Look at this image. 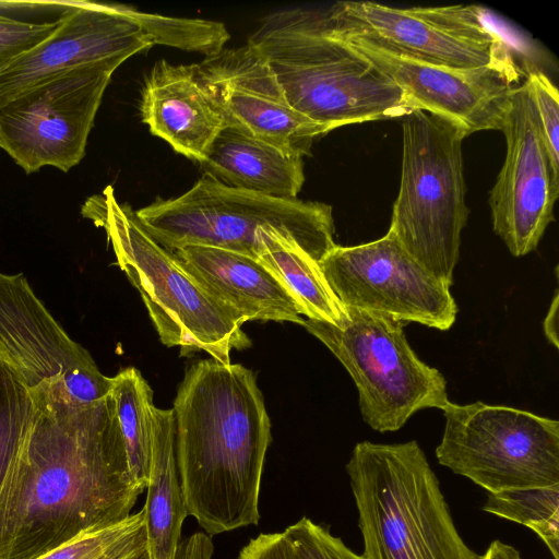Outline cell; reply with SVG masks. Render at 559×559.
Wrapping results in <instances>:
<instances>
[{
    "label": "cell",
    "mask_w": 559,
    "mask_h": 559,
    "mask_svg": "<svg viewBox=\"0 0 559 559\" xmlns=\"http://www.w3.org/2000/svg\"><path fill=\"white\" fill-rule=\"evenodd\" d=\"M29 393L33 427L0 486V559H36L118 524L144 491L130 468L111 394L79 404L61 384Z\"/></svg>",
    "instance_id": "1"
},
{
    "label": "cell",
    "mask_w": 559,
    "mask_h": 559,
    "mask_svg": "<svg viewBox=\"0 0 559 559\" xmlns=\"http://www.w3.org/2000/svg\"><path fill=\"white\" fill-rule=\"evenodd\" d=\"M173 412L188 514L210 536L257 525L271 423L254 373L199 360L187 369Z\"/></svg>",
    "instance_id": "2"
},
{
    "label": "cell",
    "mask_w": 559,
    "mask_h": 559,
    "mask_svg": "<svg viewBox=\"0 0 559 559\" xmlns=\"http://www.w3.org/2000/svg\"><path fill=\"white\" fill-rule=\"evenodd\" d=\"M248 44L266 60L288 104L326 132L414 110L388 75L329 35L313 10L286 9L267 15Z\"/></svg>",
    "instance_id": "3"
},
{
    "label": "cell",
    "mask_w": 559,
    "mask_h": 559,
    "mask_svg": "<svg viewBox=\"0 0 559 559\" xmlns=\"http://www.w3.org/2000/svg\"><path fill=\"white\" fill-rule=\"evenodd\" d=\"M346 472L364 559H481L459 534L439 480L415 440L359 442Z\"/></svg>",
    "instance_id": "4"
},
{
    "label": "cell",
    "mask_w": 559,
    "mask_h": 559,
    "mask_svg": "<svg viewBox=\"0 0 559 559\" xmlns=\"http://www.w3.org/2000/svg\"><path fill=\"white\" fill-rule=\"evenodd\" d=\"M135 215L169 251L205 246L258 259L278 235L320 263L336 246L330 205L229 188L205 175L183 194L157 198Z\"/></svg>",
    "instance_id": "5"
},
{
    "label": "cell",
    "mask_w": 559,
    "mask_h": 559,
    "mask_svg": "<svg viewBox=\"0 0 559 559\" xmlns=\"http://www.w3.org/2000/svg\"><path fill=\"white\" fill-rule=\"evenodd\" d=\"M81 214L106 231L164 345L179 346L182 355L203 350L224 364L231 349L251 345L242 324L146 231L128 203L117 201L111 186L87 198Z\"/></svg>",
    "instance_id": "6"
},
{
    "label": "cell",
    "mask_w": 559,
    "mask_h": 559,
    "mask_svg": "<svg viewBox=\"0 0 559 559\" xmlns=\"http://www.w3.org/2000/svg\"><path fill=\"white\" fill-rule=\"evenodd\" d=\"M401 181L391 225L406 252L450 287L466 224L464 133L440 117L414 109L403 117Z\"/></svg>",
    "instance_id": "7"
},
{
    "label": "cell",
    "mask_w": 559,
    "mask_h": 559,
    "mask_svg": "<svg viewBox=\"0 0 559 559\" xmlns=\"http://www.w3.org/2000/svg\"><path fill=\"white\" fill-rule=\"evenodd\" d=\"M345 311L337 326L311 319L302 325L353 378L367 425L379 432L395 431L416 412L442 411L450 403L444 377L417 357L404 322L356 308Z\"/></svg>",
    "instance_id": "8"
},
{
    "label": "cell",
    "mask_w": 559,
    "mask_h": 559,
    "mask_svg": "<svg viewBox=\"0 0 559 559\" xmlns=\"http://www.w3.org/2000/svg\"><path fill=\"white\" fill-rule=\"evenodd\" d=\"M438 462L495 493L559 485L558 420L510 406L449 403Z\"/></svg>",
    "instance_id": "9"
},
{
    "label": "cell",
    "mask_w": 559,
    "mask_h": 559,
    "mask_svg": "<svg viewBox=\"0 0 559 559\" xmlns=\"http://www.w3.org/2000/svg\"><path fill=\"white\" fill-rule=\"evenodd\" d=\"M313 13L320 26L337 39L362 41L415 61L463 69L514 61L509 46L475 5L400 9L341 1Z\"/></svg>",
    "instance_id": "10"
},
{
    "label": "cell",
    "mask_w": 559,
    "mask_h": 559,
    "mask_svg": "<svg viewBox=\"0 0 559 559\" xmlns=\"http://www.w3.org/2000/svg\"><path fill=\"white\" fill-rule=\"evenodd\" d=\"M126 60L75 67L7 102L0 107V148L26 174L44 166L69 171L85 156L105 90Z\"/></svg>",
    "instance_id": "11"
},
{
    "label": "cell",
    "mask_w": 559,
    "mask_h": 559,
    "mask_svg": "<svg viewBox=\"0 0 559 559\" xmlns=\"http://www.w3.org/2000/svg\"><path fill=\"white\" fill-rule=\"evenodd\" d=\"M319 265L344 308L441 331L455 322L457 306L450 287L415 261L391 230L368 243L336 245Z\"/></svg>",
    "instance_id": "12"
},
{
    "label": "cell",
    "mask_w": 559,
    "mask_h": 559,
    "mask_svg": "<svg viewBox=\"0 0 559 559\" xmlns=\"http://www.w3.org/2000/svg\"><path fill=\"white\" fill-rule=\"evenodd\" d=\"M0 361L28 391L62 384L87 404L108 396L112 378L74 342L36 297L23 274L0 272Z\"/></svg>",
    "instance_id": "13"
},
{
    "label": "cell",
    "mask_w": 559,
    "mask_h": 559,
    "mask_svg": "<svg viewBox=\"0 0 559 559\" xmlns=\"http://www.w3.org/2000/svg\"><path fill=\"white\" fill-rule=\"evenodd\" d=\"M501 131L507 154L489 206L495 233L519 258L537 248L559 194V167L551 160L526 78L512 93Z\"/></svg>",
    "instance_id": "14"
},
{
    "label": "cell",
    "mask_w": 559,
    "mask_h": 559,
    "mask_svg": "<svg viewBox=\"0 0 559 559\" xmlns=\"http://www.w3.org/2000/svg\"><path fill=\"white\" fill-rule=\"evenodd\" d=\"M164 16L121 4L75 2L52 34L0 72V107L20 93L75 67L130 58L155 45Z\"/></svg>",
    "instance_id": "15"
},
{
    "label": "cell",
    "mask_w": 559,
    "mask_h": 559,
    "mask_svg": "<svg viewBox=\"0 0 559 559\" xmlns=\"http://www.w3.org/2000/svg\"><path fill=\"white\" fill-rule=\"evenodd\" d=\"M343 41L388 75L413 109L449 121L465 136L483 130L501 131L521 76L515 61L451 68L394 56L358 40Z\"/></svg>",
    "instance_id": "16"
},
{
    "label": "cell",
    "mask_w": 559,
    "mask_h": 559,
    "mask_svg": "<svg viewBox=\"0 0 559 559\" xmlns=\"http://www.w3.org/2000/svg\"><path fill=\"white\" fill-rule=\"evenodd\" d=\"M192 68L227 126L301 157L314 138L328 133L288 104L269 63L250 44L223 48Z\"/></svg>",
    "instance_id": "17"
},
{
    "label": "cell",
    "mask_w": 559,
    "mask_h": 559,
    "mask_svg": "<svg viewBox=\"0 0 559 559\" xmlns=\"http://www.w3.org/2000/svg\"><path fill=\"white\" fill-rule=\"evenodd\" d=\"M171 252L241 324L253 320L304 324L295 299L258 259L205 246H186Z\"/></svg>",
    "instance_id": "18"
},
{
    "label": "cell",
    "mask_w": 559,
    "mask_h": 559,
    "mask_svg": "<svg viewBox=\"0 0 559 559\" xmlns=\"http://www.w3.org/2000/svg\"><path fill=\"white\" fill-rule=\"evenodd\" d=\"M140 110L152 134L198 164L227 126L222 110L197 79L192 64L156 62L144 81Z\"/></svg>",
    "instance_id": "19"
},
{
    "label": "cell",
    "mask_w": 559,
    "mask_h": 559,
    "mask_svg": "<svg viewBox=\"0 0 559 559\" xmlns=\"http://www.w3.org/2000/svg\"><path fill=\"white\" fill-rule=\"evenodd\" d=\"M199 166L224 186L276 199H297L305 181L301 156L235 126L219 131Z\"/></svg>",
    "instance_id": "20"
},
{
    "label": "cell",
    "mask_w": 559,
    "mask_h": 559,
    "mask_svg": "<svg viewBox=\"0 0 559 559\" xmlns=\"http://www.w3.org/2000/svg\"><path fill=\"white\" fill-rule=\"evenodd\" d=\"M145 530L150 559H174L188 510L180 484L173 408L153 406Z\"/></svg>",
    "instance_id": "21"
},
{
    "label": "cell",
    "mask_w": 559,
    "mask_h": 559,
    "mask_svg": "<svg viewBox=\"0 0 559 559\" xmlns=\"http://www.w3.org/2000/svg\"><path fill=\"white\" fill-rule=\"evenodd\" d=\"M258 260L286 287L307 319L340 325L346 318L319 263L298 246L274 236Z\"/></svg>",
    "instance_id": "22"
},
{
    "label": "cell",
    "mask_w": 559,
    "mask_h": 559,
    "mask_svg": "<svg viewBox=\"0 0 559 559\" xmlns=\"http://www.w3.org/2000/svg\"><path fill=\"white\" fill-rule=\"evenodd\" d=\"M110 394L130 468L136 481L145 489L148 478L153 391L136 368L128 367L112 377Z\"/></svg>",
    "instance_id": "23"
},
{
    "label": "cell",
    "mask_w": 559,
    "mask_h": 559,
    "mask_svg": "<svg viewBox=\"0 0 559 559\" xmlns=\"http://www.w3.org/2000/svg\"><path fill=\"white\" fill-rule=\"evenodd\" d=\"M483 510L527 526L559 559V485L488 493Z\"/></svg>",
    "instance_id": "24"
},
{
    "label": "cell",
    "mask_w": 559,
    "mask_h": 559,
    "mask_svg": "<svg viewBox=\"0 0 559 559\" xmlns=\"http://www.w3.org/2000/svg\"><path fill=\"white\" fill-rule=\"evenodd\" d=\"M34 416L29 391L0 361V486L33 427Z\"/></svg>",
    "instance_id": "25"
},
{
    "label": "cell",
    "mask_w": 559,
    "mask_h": 559,
    "mask_svg": "<svg viewBox=\"0 0 559 559\" xmlns=\"http://www.w3.org/2000/svg\"><path fill=\"white\" fill-rule=\"evenodd\" d=\"M144 526L145 511L142 508L118 524L84 533L36 559H100Z\"/></svg>",
    "instance_id": "26"
},
{
    "label": "cell",
    "mask_w": 559,
    "mask_h": 559,
    "mask_svg": "<svg viewBox=\"0 0 559 559\" xmlns=\"http://www.w3.org/2000/svg\"><path fill=\"white\" fill-rule=\"evenodd\" d=\"M283 532L300 559H364L334 536L329 526L309 518H301Z\"/></svg>",
    "instance_id": "27"
},
{
    "label": "cell",
    "mask_w": 559,
    "mask_h": 559,
    "mask_svg": "<svg viewBox=\"0 0 559 559\" xmlns=\"http://www.w3.org/2000/svg\"><path fill=\"white\" fill-rule=\"evenodd\" d=\"M543 134L555 166L559 167V95L556 85L540 70L526 73Z\"/></svg>",
    "instance_id": "28"
},
{
    "label": "cell",
    "mask_w": 559,
    "mask_h": 559,
    "mask_svg": "<svg viewBox=\"0 0 559 559\" xmlns=\"http://www.w3.org/2000/svg\"><path fill=\"white\" fill-rule=\"evenodd\" d=\"M56 27L57 21L28 23L0 14V72L49 37Z\"/></svg>",
    "instance_id": "29"
},
{
    "label": "cell",
    "mask_w": 559,
    "mask_h": 559,
    "mask_svg": "<svg viewBox=\"0 0 559 559\" xmlns=\"http://www.w3.org/2000/svg\"><path fill=\"white\" fill-rule=\"evenodd\" d=\"M238 559H300L284 532L262 533L245 545Z\"/></svg>",
    "instance_id": "30"
},
{
    "label": "cell",
    "mask_w": 559,
    "mask_h": 559,
    "mask_svg": "<svg viewBox=\"0 0 559 559\" xmlns=\"http://www.w3.org/2000/svg\"><path fill=\"white\" fill-rule=\"evenodd\" d=\"M100 559H150L145 526L111 548Z\"/></svg>",
    "instance_id": "31"
},
{
    "label": "cell",
    "mask_w": 559,
    "mask_h": 559,
    "mask_svg": "<svg viewBox=\"0 0 559 559\" xmlns=\"http://www.w3.org/2000/svg\"><path fill=\"white\" fill-rule=\"evenodd\" d=\"M213 554L212 536L197 532L180 540L174 559H212Z\"/></svg>",
    "instance_id": "32"
},
{
    "label": "cell",
    "mask_w": 559,
    "mask_h": 559,
    "mask_svg": "<svg viewBox=\"0 0 559 559\" xmlns=\"http://www.w3.org/2000/svg\"><path fill=\"white\" fill-rule=\"evenodd\" d=\"M558 290H556L549 311L544 321L545 334L555 347H558Z\"/></svg>",
    "instance_id": "33"
},
{
    "label": "cell",
    "mask_w": 559,
    "mask_h": 559,
    "mask_svg": "<svg viewBox=\"0 0 559 559\" xmlns=\"http://www.w3.org/2000/svg\"><path fill=\"white\" fill-rule=\"evenodd\" d=\"M481 559H522V557L513 546L496 539L489 545Z\"/></svg>",
    "instance_id": "34"
}]
</instances>
